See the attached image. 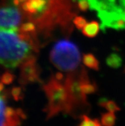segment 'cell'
I'll return each mask as SVG.
<instances>
[{
  "instance_id": "cell-8",
  "label": "cell",
  "mask_w": 125,
  "mask_h": 126,
  "mask_svg": "<svg viewBox=\"0 0 125 126\" xmlns=\"http://www.w3.org/2000/svg\"><path fill=\"white\" fill-rule=\"evenodd\" d=\"M83 61L84 65L89 69L95 70H99V62L93 54H84L83 55Z\"/></svg>"
},
{
  "instance_id": "cell-2",
  "label": "cell",
  "mask_w": 125,
  "mask_h": 126,
  "mask_svg": "<svg viewBox=\"0 0 125 126\" xmlns=\"http://www.w3.org/2000/svg\"><path fill=\"white\" fill-rule=\"evenodd\" d=\"M43 89L48 98V104L45 110L47 119L61 112L73 116L69 95L65 85L52 76L43 86Z\"/></svg>"
},
{
  "instance_id": "cell-4",
  "label": "cell",
  "mask_w": 125,
  "mask_h": 126,
  "mask_svg": "<svg viewBox=\"0 0 125 126\" xmlns=\"http://www.w3.org/2000/svg\"><path fill=\"white\" fill-rule=\"evenodd\" d=\"M6 97L1 92V126H20L26 118L24 112L20 108L6 106Z\"/></svg>"
},
{
  "instance_id": "cell-14",
  "label": "cell",
  "mask_w": 125,
  "mask_h": 126,
  "mask_svg": "<svg viewBox=\"0 0 125 126\" xmlns=\"http://www.w3.org/2000/svg\"><path fill=\"white\" fill-rule=\"evenodd\" d=\"M11 95L15 101H20L24 97V92L21 87H14L11 90Z\"/></svg>"
},
{
  "instance_id": "cell-9",
  "label": "cell",
  "mask_w": 125,
  "mask_h": 126,
  "mask_svg": "<svg viewBox=\"0 0 125 126\" xmlns=\"http://www.w3.org/2000/svg\"><path fill=\"white\" fill-rule=\"evenodd\" d=\"M106 63L112 69H118L122 65L123 60L117 53H111L106 58Z\"/></svg>"
},
{
  "instance_id": "cell-16",
  "label": "cell",
  "mask_w": 125,
  "mask_h": 126,
  "mask_svg": "<svg viewBox=\"0 0 125 126\" xmlns=\"http://www.w3.org/2000/svg\"><path fill=\"white\" fill-rule=\"evenodd\" d=\"M73 23L77 27V28L79 30H83L84 28L86 23H87V21L85 20V19L82 16H77L73 19Z\"/></svg>"
},
{
  "instance_id": "cell-6",
  "label": "cell",
  "mask_w": 125,
  "mask_h": 126,
  "mask_svg": "<svg viewBox=\"0 0 125 126\" xmlns=\"http://www.w3.org/2000/svg\"><path fill=\"white\" fill-rule=\"evenodd\" d=\"M40 70L34 56H29L21 63L20 82L22 85L40 81Z\"/></svg>"
},
{
  "instance_id": "cell-15",
  "label": "cell",
  "mask_w": 125,
  "mask_h": 126,
  "mask_svg": "<svg viewBox=\"0 0 125 126\" xmlns=\"http://www.w3.org/2000/svg\"><path fill=\"white\" fill-rule=\"evenodd\" d=\"M15 76L10 72H5L1 77V82L4 85H10L15 79Z\"/></svg>"
},
{
  "instance_id": "cell-11",
  "label": "cell",
  "mask_w": 125,
  "mask_h": 126,
  "mask_svg": "<svg viewBox=\"0 0 125 126\" xmlns=\"http://www.w3.org/2000/svg\"><path fill=\"white\" fill-rule=\"evenodd\" d=\"M116 120L114 113L109 111L101 115V124L103 126H114Z\"/></svg>"
},
{
  "instance_id": "cell-5",
  "label": "cell",
  "mask_w": 125,
  "mask_h": 126,
  "mask_svg": "<svg viewBox=\"0 0 125 126\" xmlns=\"http://www.w3.org/2000/svg\"><path fill=\"white\" fill-rule=\"evenodd\" d=\"M21 22V14L15 5L2 6L0 12V26L4 30H17Z\"/></svg>"
},
{
  "instance_id": "cell-12",
  "label": "cell",
  "mask_w": 125,
  "mask_h": 126,
  "mask_svg": "<svg viewBox=\"0 0 125 126\" xmlns=\"http://www.w3.org/2000/svg\"><path fill=\"white\" fill-rule=\"evenodd\" d=\"M81 118V122L79 126H101L98 119H91L85 115H83Z\"/></svg>"
},
{
  "instance_id": "cell-7",
  "label": "cell",
  "mask_w": 125,
  "mask_h": 126,
  "mask_svg": "<svg viewBox=\"0 0 125 126\" xmlns=\"http://www.w3.org/2000/svg\"><path fill=\"white\" fill-rule=\"evenodd\" d=\"M100 30L99 23L97 21H91L86 24L83 29V33L85 37L89 38H93L98 35Z\"/></svg>"
},
{
  "instance_id": "cell-3",
  "label": "cell",
  "mask_w": 125,
  "mask_h": 126,
  "mask_svg": "<svg viewBox=\"0 0 125 126\" xmlns=\"http://www.w3.org/2000/svg\"><path fill=\"white\" fill-rule=\"evenodd\" d=\"M51 62L58 69L70 72L77 69L81 62L78 47L73 42L63 39L55 44L50 53Z\"/></svg>"
},
{
  "instance_id": "cell-17",
  "label": "cell",
  "mask_w": 125,
  "mask_h": 126,
  "mask_svg": "<svg viewBox=\"0 0 125 126\" xmlns=\"http://www.w3.org/2000/svg\"><path fill=\"white\" fill-rule=\"evenodd\" d=\"M77 2L78 8L81 11L85 12L87 11L88 8H89V3L88 0H78Z\"/></svg>"
},
{
  "instance_id": "cell-1",
  "label": "cell",
  "mask_w": 125,
  "mask_h": 126,
  "mask_svg": "<svg viewBox=\"0 0 125 126\" xmlns=\"http://www.w3.org/2000/svg\"><path fill=\"white\" fill-rule=\"evenodd\" d=\"M35 33H22L17 30L1 29L0 58L1 65L8 69H14L31 56L36 50Z\"/></svg>"
},
{
  "instance_id": "cell-10",
  "label": "cell",
  "mask_w": 125,
  "mask_h": 126,
  "mask_svg": "<svg viewBox=\"0 0 125 126\" xmlns=\"http://www.w3.org/2000/svg\"><path fill=\"white\" fill-rule=\"evenodd\" d=\"M99 105L101 107H103L107 110L109 111L115 113V112L119 111L121 110L120 108L117 106L116 102L113 101H109L106 98H101L98 102Z\"/></svg>"
},
{
  "instance_id": "cell-13",
  "label": "cell",
  "mask_w": 125,
  "mask_h": 126,
  "mask_svg": "<svg viewBox=\"0 0 125 126\" xmlns=\"http://www.w3.org/2000/svg\"><path fill=\"white\" fill-rule=\"evenodd\" d=\"M22 33H35L36 27L35 24L31 22H28L22 24L19 30Z\"/></svg>"
},
{
  "instance_id": "cell-18",
  "label": "cell",
  "mask_w": 125,
  "mask_h": 126,
  "mask_svg": "<svg viewBox=\"0 0 125 126\" xmlns=\"http://www.w3.org/2000/svg\"><path fill=\"white\" fill-rule=\"evenodd\" d=\"M55 78L58 81H61L63 79V74L61 72H57V73L56 74Z\"/></svg>"
}]
</instances>
